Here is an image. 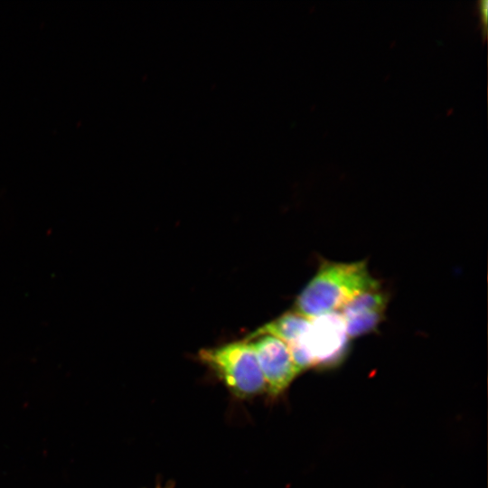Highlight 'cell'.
Masks as SVG:
<instances>
[{"instance_id":"ba28073f","label":"cell","mask_w":488,"mask_h":488,"mask_svg":"<svg viewBox=\"0 0 488 488\" xmlns=\"http://www.w3.org/2000/svg\"><path fill=\"white\" fill-rule=\"evenodd\" d=\"M157 488H161V487H157Z\"/></svg>"},{"instance_id":"7a4b0ae2","label":"cell","mask_w":488,"mask_h":488,"mask_svg":"<svg viewBox=\"0 0 488 488\" xmlns=\"http://www.w3.org/2000/svg\"><path fill=\"white\" fill-rule=\"evenodd\" d=\"M198 356L236 396L248 398L266 391L258 358L249 341L202 349Z\"/></svg>"},{"instance_id":"3957f363","label":"cell","mask_w":488,"mask_h":488,"mask_svg":"<svg viewBox=\"0 0 488 488\" xmlns=\"http://www.w3.org/2000/svg\"><path fill=\"white\" fill-rule=\"evenodd\" d=\"M350 340L343 316L340 312H333L310 319L301 343L314 367L339 362L349 348Z\"/></svg>"},{"instance_id":"277c9868","label":"cell","mask_w":488,"mask_h":488,"mask_svg":"<svg viewBox=\"0 0 488 488\" xmlns=\"http://www.w3.org/2000/svg\"><path fill=\"white\" fill-rule=\"evenodd\" d=\"M251 344L265 380L266 391L273 397L283 393L302 372L287 345L271 335L252 339Z\"/></svg>"},{"instance_id":"6da1fadb","label":"cell","mask_w":488,"mask_h":488,"mask_svg":"<svg viewBox=\"0 0 488 488\" xmlns=\"http://www.w3.org/2000/svg\"><path fill=\"white\" fill-rule=\"evenodd\" d=\"M380 288L364 260L336 262L324 259L314 276L297 296L294 311L308 319L339 312L355 296Z\"/></svg>"},{"instance_id":"52a82bcc","label":"cell","mask_w":488,"mask_h":488,"mask_svg":"<svg viewBox=\"0 0 488 488\" xmlns=\"http://www.w3.org/2000/svg\"><path fill=\"white\" fill-rule=\"evenodd\" d=\"M478 10L481 17L482 23L486 25L487 14H488V1L487 0H479L478 1Z\"/></svg>"},{"instance_id":"5b68a950","label":"cell","mask_w":488,"mask_h":488,"mask_svg":"<svg viewBox=\"0 0 488 488\" xmlns=\"http://www.w3.org/2000/svg\"><path fill=\"white\" fill-rule=\"evenodd\" d=\"M310 319L296 313L286 312L279 317L270 321L249 334L246 341L261 335H271L286 344L300 341L306 333Z\"/></svg>"},{"instance_id":"8992f818","label":"cell","mask_w":488,"mask_h":488,"mask_svg":"<svg viewBox=\"0 0 488 488\" xmlns=\"http://www.w3.org/2000/svg\"><path fill=\"white\" fill-rule=\"evenodd\" d=\"M350 339L371 333L377 330L385 317V312L376 310H359L342 314Z\"/></svg>"}]
</instances>
